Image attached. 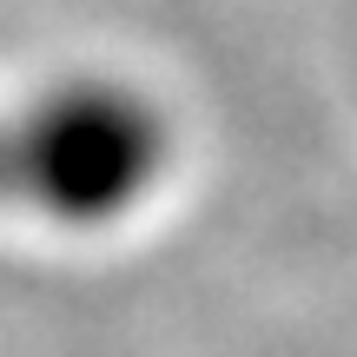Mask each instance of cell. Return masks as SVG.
Returning a JSON list of instances; mask_svg holds the SVG:
<instances>
[{
    "label": "cell",
    "instance_id": "obj_1",
    "mask_svg": "<svg viewBox=\"0 0 357 357\" xmlns=\"http://www.w3.org/2000/svg\"><path fill=\"white\" fill-rule=\"evenodd\" d=\"M20 192L47 212H119L159 166V119L119 86H60L20 119Z\"/></svg>",
    "mask_w": 357,
    "mask_h": 357
},
{
    "label": "cell",
    "instance_id": "obj_2",
    "mask_svg": "<svg viewBox=\"0 0 357 357\" xmlns=\"http://www.w3.org/2000/svg\"><path fill=\"white\" fill-rule=\"evenodd\" d=\"M0 192H20V132L0 146Z\"/></svg>",
    "mask_w": 357,
    "mask_h": 357
}]
</instances>
